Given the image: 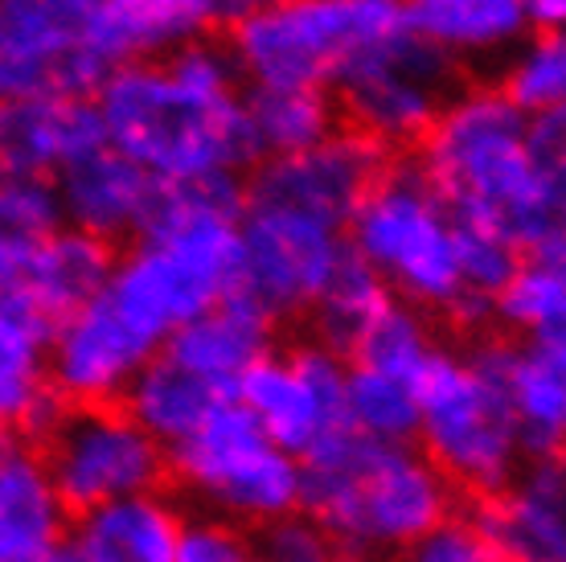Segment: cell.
<instances>
[{
  "mask_svg": "<svg viewBox=\"0 0 566 562\" xmlns=\"http://www.w3.org/2000/svg\"><path fill=\"white\" fill-rule=\"evenodd\" d=\"M419 173L455 222L522 259L566 254V112L522 115L496 86L455 91L419 140Z\"/></svg>",
  "mask_w": 566,
  "mask_h": 562,
  "instance_id": "1",
  "label": "cell"
},
{
  "mask_svg": "<svg viewBox=\"0 0 566 562\" xmlns=\"http://www.w3.org/2000/svg\"><path fill=\"white\" fill-rule=\"evenodd\" d=\"M300 509L325 525L340 559L378 562L452 518L455 489L415 444L337 431L300 456Z\"/></svg>",
  "mask_w": 566,
  "mask_h": 562,
  "instance_id": "2",
  "label": "cell"
},
{
  "mask_svg": "<svg viewBox=\"0 0 566 562\" xmlns=\"http://www.w3.org/2000/svg\"><path fill=\"white\" fill-rule=\"evenodd\" d=\"M103 140L156 185L255 169L259 153L239 95H206L156 62H124L95 91Z\"/></svg>",
  "mask_w": 566,
  "mask_h": 562,
  "instance_id": "3",
  "label": "cell"
},
{
  "mask_svg": "<svg viewBox=\"0 0 566 562\" xmlns=\"http://www.w3.org/2000/svg\"><path fill=\"white\" fill-rule=\"evenodd\" d=\"M345 247L398 304L460 321L464 292L455 268V218L419 165H386L345 226Z\"/></svg>",
  "mask_w": 566,
  "mask_h": 562,
  "instance_id": "4",
  "label": "cell"
},
{
  "mask_svg": "<svg viewBox=\"0 0 566 562\" xmlns=\"http://www.w3.org/2000/svg\"><path fill=\"white\" fill-rule=\"evenodd\" d=\"M415 448L455 492L496 497L525 468V448L501 382L472 345L468 353L439 350L419 382Z\"/></svg>",
  "mask_w": 566,
  "mask_h": 562,
  "instance_id": "5",
  "label": "cell"
},
{
  "mask_svg": "<svg viewBox=\"0 0 566 562\" xmlns=\"http://www.w3.org/2000/svg\"><path fill=\"white\" fill-rule=\"evenodd\" d=\"M230 29L242 83L328 91L357 50L407 25L398 0H268Z\"/></svg>",
  "mask_w": 566,
  "mask_h": 562,
  "instance_id": "6",
  "label": "cell"
},
{
  "mask_svg": "<svg viewBox=\"0 0 566 562\" xmlns=\"http://www.w3.org/2000/svg\"><path fill=\"white\" fill-rule=\"evenodd\" d=\"M169 477L201 513L242 530L300 509V460L275 448L234 398H222L193 436L169 448Z\"/></svg>",
  "mask_w": 566,
  "mask_h": 562,
  "instance_id": "7",
  "label": "cell"
},
{
  "mask_svg": "<svg viewBox=\"0 0 566 562\" xmlns=\"http://www.w3.org/2000/svg\"><path fill=\"white\" fill-rule=\"evenodd\" d=\"M112 71L103 0H0V98H95Z\"/></svg>",
  "mask_w": 566,
  "mask_h": 562,
  "instance_id": "8",
  "label": "cell"
},
{
  "mask_svg": "<svg viewBox=\"0 0 566 562\" xmlns=\"http://www.w3.org/2000/svg\"><path fill=\"white\" fill-rule=\"evenodd\" d=\"M38 456L66 513L165 489L169 480V451L136 427L119 403L54 410V419L42 427Z\"/></svg>",
  "mask_w": 566,
  "mask_h": 562,
  "instance_id": "9",
  "label": "cell"
},
{
  "mask_svg": "<svg viewBox=\"0 0 566 562\" xmlns=\"http://www.w3.org/2000/svg\"><path fill=\"white\" fill-rule=\"evenodd\" d=\"M455 62L398 29L382 42L357 50L340 74L337 107L349 115V132L374 140L378 148H407L427 136L439 107L452 95Z\"/></svg>",
  "mask_w": 566,
  "mask_h": 562,
  "instance_id": "10",
  "label": "cell"
},
{
  "mask_svg": "<svg viewBox=\"0 0 566 562\" xmlns=\"http://www.w3.org/2000/svg\"><path fill=\"white\" fill-rule=\"evenodd\" d=\"M345 259V230L287 206L247 201L239 214L234 295L255 304L271 324L312 312L328 275Z\"/></svg>",
  "mask_w": 566,
  "mask_h": 562,
  "instance_id": "11",
  "label": "cell"
},
{
  "mask_svg": "<svg viewBox=\"0 0 566 562\" xmlns=\"http://www.w3.org/2000/svg\"><path fill=\"white\" fill-rule=\"evenodd\" d=\"M345 378L349 357L321 341L259 357L230 398L239 403L263 436L287 456H308L321 439L345 431Z\"/></svg>",
  "mask_w": 566,
  "mask_h": 562,
  "instance_id": "12",
  "label": "cell"
},
{
  "mask_svg": "<svg viewBox=\"0 0 566 562\" xmlns=\"http://www.w3.org/2000/svg\"><path fill=\"white\" fill-rule=\"evenodd\" d=\"M160 345L132 329L107 295L62 316L45 345V386L66 407H112Z\"/></svg>",
  "mask_w": 566,
  "mask_h": 562,
  "instance_id": "13",
  "label": "cell"
},
{
  "mask_svg": "<svg viewBox=\"0 0 566 562\" xmlns=\"http://www.w3.org/2000/svg\"><path fill=\"white\" fill-rule=\"evenodd\" d=\"M386 173V153L357 132H333L328 140L312 144L304 153L271 156L251 169V181H242L247 201L287 206L308 218L345 230L361 197Z\"/></svg>",
  "mask_w": 566,
  "mask_h": 562,
  "instance_id": "14",
  "label": "cell"
},
{
  "mask_svg": "<svg viewBox=\"0 0 566 562\" xmlns=\"http://www.w3.org/2000/svg\"><path fill=\"white\" fill-rule=\"evenodd\" d=\"M112 263L115 251L107 242L62 226L50 239L29 247L0 242V292L21 295L57 324L107 288Z\"/></svg>",
  "mask_w": 566,
  "mask_h": 562,
  "instance_id": "15",
  "label": "cell"
},
{
  "mask_svg": "<svg viewBox=\"0 0 566 562\" xmlns=\"http://www.w3.org/2000/svg\"><path fill=\"white\" fill-rule=\"evenodd\" d=\"M501 382L530 460L563 456L566 439V341H476Z\"/></svg>",
  "mask_w": 566,
  "mask_h": 562,
  "instance_id": "16",
  "label": "cell"
},
{
  "mask_svg": "<svg viewBox=\"0 0 566 562\" xmlns=\"http://www.w3.org/2000/svg\"><path fill=\"white\" fill-rule=\"evenodd\" d=\"M496 562H566V468L563 456L525 468L476 513Z\"/></svg>",
  "mask_w": 566,
  "mask_h": 562,
  "instance_id": "17",
  "label": "cell"
},
{
  "mask_svg": "<svg viewBox=\"0 0 566 562\" xmlns=\"http://www.w3.org/2000/svg\"><path fill=\"white\" fill-rule=\"evenodd\" d=\"M103 144L95 98H0V173L57 177Z\"/></svg>",
  "mask_w": 566,
  "mask_h": 562,
  "instance_id": "18",
  "label": "cell"
},
{
  "mask_svg": "<svg viewBox=\"0 0 566 562\" xmlns=\"http://www.w3.org/2000/svg\"><path fill=\"white\" fill-rule=\"evenodd\" d=\"M54 185L66 226L107 247L140 235L156 197L153 177L107 144L57 173Z\"/></svg>",
  "mask_w": 566,
  "mask_h": 562,
  "instance_id": "19",
  "label": "cell"
},
{
  "mask_svg": "<svg viewBox=\"0 0 566 562\" xmlns=\"http://www.w3.org/2000/svg\"><path fill=\"white\" fill-rule=\"evenodd\" d=\"M71 513L45 477L38 444L0 436V562H42L66 542Z\"/></svg>",
  "mask_w": 566,
  "mask_h": 562,
  "instance_id": "20",
  "label": "cell"
},
{
  "mask_svg": "<svg viewBox=\"0 0 566 562\" xmlns=\"http://www.w3.org/2000/svg\"><path fill=\"white\" fill-rule=\"evenodd\" d=\"M271 329L275 324L255 304H247L242 295H227L201 316L185 321L160 353L198 374L201 382H210L213 391L230 394L234 382L271 353Z\"/></svg>",
  "mask_w": 566,
  "mask_h": 562,
  "instance_id": "21",
  "label": "cell"
},
{
  "mask_svg": "<svg viewBox=\"0 0 566 562\" xmlns=\"http://www.w3.org/2000/svg\"><path fill=\"white\" fill-rule=\"evenodd\" d=\"M54 321L29 300L0 292V436L42 431L57 398L45 386V345Z\"/></svg>",
  "mask_w": 566,
  "mask_h": 562,
  "instance_id": "22",
  "label": "cell"
},
{
  "mask_svg": "<svg viewBox=\"0 0 566 562\" xmlns=\"http://www.w3.org/2000/svg\"><path fill=\"white\" fill-rule=\"evenodd\" d=\"M185 509L165 489L115 497L74 513L71 542L91 562H172Z\"/></svg>",
  "mask_w": 566,
  "mask_h": 562,
  "instance_id": "23",
  "label": "cell"
},
{
  "mask_svg": "<svg viewBox=\"0 0 566 562\" xmlns=\"http://www.w3.org/2000/svg\"><path fill=\"white\" fill-rule=\"evenodd\" d=\"M402 25L452 62L510 58L530 38L517 0H398Z\"/></svg>",
  "mask_w": 566,
  "mask_h": 562,
  "instance_id": "24",
  "label": "cell"
},
{
  "mask_svg": "<svg viewBox=\"0 0 566 562\" xmlns=\"http://www.w3.org/2000/svg\"><path fill=\"white\" fill-rule=\"evenodd\" d=\"M222 398H230V394L213 391L210 382H201L198 374L177 366L172 357L156 353L153 362L132 378V386L119 398V407L136 419V427H144L160 448L169 451L185 436H193L201 427V419Z\"/></svg>",
  "mask_w": 566,
  "mask_h": 562,
  "instance_id": "25",
  "label": "cell"
},
{
  "mask_svg": "<svg viewBox=\"0 0 566 562\" xmlns=\"http://www.w3.org/2000/svg\"><path fill=\"white\" fill-rule=\"evenodd\" d=\"M259 160L304 153L337 132V103L312 86H251L242 95Z\"/></svg>",
  "mask_w": 566,
  "mask_h": 562,
  "instance_id": "26",
  "label": "cell"
},
{
  "mask_svg": "<svg viewBox=\"0 0 566 562\" xmlns=\"http://www.w3.org/2000/svg\"><path fill=\"white\" fill-rule=\"evenodd\" d=\"M493 321L517 341H566V268L563 259H522L493 300Z\"/></svg>",
  "mask_w": 566,
  "mask_h": 562,
  "instance_id": "27",
  "label": "cell"
},
{
  "mask_svg": "<svg viewBox=\"0 0 566 562\" xmlns=\"http://www.w3.org/2000/svg\"><path fill=\"white\" fill-rule=\"evenodd\" d=\"M345 431L374 444H415L419 431V386L390 374H374L349 362L345 378Z\"/></svg>",
  "mask_w": 566,
  "mask_h": 562,
  "instance_id": "28",
  "label": "cell"
},
{
  "mask_svg": "<svg viewBox=\"0 0 566 562\" xmlns=\"http://www.w3.org/2000/svg\"><path fill=\"white\" fill-rule=\"evenodd\" d=\"M436 333H431V324H427L423 312L407 309V304H398L390 300L361 337L354 341V350L345 353L354 366H366L374 374H390V378H402L419 386L427 374V366L436 362Z\"/></svg>",
  "mask_w": 566,
  "mask_h": 562,
  "instance_id": "29",
  "label": "cell"
},
{
  "mask_svg": "<svg viewBox=\"0 0 566 562\" xmlns=\"http://www.w3.org/2000/svg\"><path fill=\"white\" fill-rule=\"evenodd\" d=\"M395 295L386 292V283L345 247V259L337 263V271L325 283V292L316 295V304H312V321H316V333H321L316 341L337 353H349L354 341L366 333L369 321Z\"/></svg>",
  "mask_w": 566,
  "mask_h": 562,
  "instance_id": "30",
  "label": "cell"
},
{
  "mask_svg": "<svg viewBox=\"0 0 566 562\" xmlns=\"http://www.w3.org/2000/svg\"><path fill=\"white\" fill-rule=\"evenodd\" d=\"M501 95L522 115L563 112L566 98V42L563 33H534L525 38L501 71Z\"/></svg>",
  "mask_w": 566,
  "mask_h": 562,
  "instance_id": "31",
  "label": "cell"
},
{
  "mask_svg": "<svg viewBox=\"0 0 566 562\" xmlns=\"http://www.w3.org/2000/svg\"><path fill=\"white\" fill-rule=\"evenodd\" d=\"M517 263L522 254L510 242H501L489 230L455 222V268H460V292H464L460 324H484L493 316V300L510 283Z\"/></svg>",
  "mask_w": 566,
  "mask_h": 562,
  "instance_id": "32",
  "label": "cell"
},
{
  "mask_svg": "<svg viewBox=\"0 0 566 562\" xmlns=\"http://www.w3.org/2000/svg\"><path fill=\"white\" fill-rule=\"evenodd\" d=\"M62 201L54 177H17L0 173V242L29 247L62 230Z\"/></svg>",
  "mask_w": 566,
  "mask_h": 562,
  "instance_id": "33",
  "label": "cell"
},
{
  "mask_svg": "<svg viewBox=\"0 0 566 562\" xmlns=\"http://www.w3.org/2000/svg\"><path fill=\"white\" fill-rule=\"evenodd\" d=\"M255 562H345L337 542L304 509L268 521L255 534Z\"/></svg>",
  "mask_w": 566,
  "mask_h": 562,
  "instance_id": "34",
  "label": "cell"
},
{
  "mask_svg": "<svg viewBox=\"0 0 566 562\" xmlns=\"http://www.w3.org/2000/svg\"><path fill=\"white\" fill-rule=\"evenodd\" d=\"M172 562H255V538L227 518L193 513L177 534Z\"/></svg>",
  "mask_w": 566,
  "mask_h": 562,
  "instance_id": "35",
  "label": "cell"
},
{
  "mask_svg": "<svg viewBox=\"0 0 566 562\" xmlns=\"http://www.w3.org/2000/svg\"><path fill=\"white\" fill-rule=\"evenodd\" d=\"M160 62H165L185 86H193V91H206V95H239L242 79L227 45L198 38V42H185L181 50H172V54L160 58Z\"/></svg>",
  "mask_w": 566,
  "mask_h": 562,
  "instance_id": "36",
  "label": "cell"
},
{
  "mask_svg": "<svg viewBox=\"0 0 566 562\" xmlns=\"http://www.w3.org/2000/svg\"><path fill=\"white\" fill-rule=\"evenodd\" d=\"M395 562H496V554L476 521L452 513L436 530H427L419 542H411Z\"/></svg>",
  "mask_w": 566,
  "mask_h": 562,
  "instance_id": "37",
  "label": "cell"
},
{
  "mask_svg": "<svg viewBox=\"0 0 566 562\" xmlns=\"http://www.w3.org/2000/svg\"><path fill=\"white\" fill-rule=\"evenodd\" d=\"M530 33H563L566 25V0H517Z\"/></svg>",
  "mask_w": 566,
  "mask_h": 562,
  "instance_id": "38",
  "label": "cell"
},
{
  "mask_svg": "<svg viewBox=\"0 0 566 562\" xmlns=\"http://www.w3.org/2000/svg\"><path fill=\"white\" fill-rule=\"evenodd\" d=\"M42 562H91V559H86L83 550H78V547L71 542V538H66V542H57V547L50 550V554H45Z\"/></svg>",
  "mask_w": 566,
  "mask_h": 562,
  "instance_id": "39",
  "label": "cell"
}]
</instances>
